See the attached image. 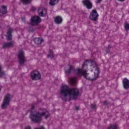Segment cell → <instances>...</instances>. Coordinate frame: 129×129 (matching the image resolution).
<instances>
[{
    "instance_id": "6da1fadb",
    "label": "cell",
    "mask_w": 129,
    "mask_h": 129,
    "mask_svg": "<svg viewBox=\"0 0 129 129\" xmlns=\"http://www.w3.org/2000/svg\"><path fill=\"white\" fill-rule=\"evenodd\" d=\"M81 69L83 76L88 81H95L99 76V68L96 62L93 60H85L82 64Z\"/></svg>"
},
{
    "instance_id": "7a4b0ae2",
    "label": "cell",
    "mask_w": 129,
    "mask_h": 129,
    "mask_svg": "<svg viewBox=\"0 0 129 129\" xmlns=\"http://www.w3.org/2000/svg\"><path fill=\"white\" fill-rule=\"evenodd\" d=\"M71 89L67 85H61L60 88V96L63 101L66 102L71 101Z\"/></svg>"
},
{
    "instance_id": "3957f363",
    "label": "cell",
    "mask_w": 129,
    "mask_h": 129,
    "mask_svg": "<svg viewBox=\"0 0 129 129\" xmlns=\"http://www.w3.org/2000/svg\"><path fill=\"white\" fill-rule=\"evenodd\" d=\"M35 106H31L30 110L29 118L31 121L35 123H40L42 120L43 117L39 111H35Z\"/></svg>"
},
{
    "instance_id": "277c9868",
    "label": "cell",
    "mask_w": 129,
    "mask_h": 129,
    "mask_svg": "<svg viewBox=\"0 0 129 129\" xmlns=\"http://www.w3.org/2000/svg\"><path fill=\"white\" fill-rule=\"evenodd\" d=\"M12 97L10 93H7L5 95L3 100V102L1 104V108L3 109H6L8 108L11 102Z\"/></svg>"
},
{
    "instance_id": "5b68a950",
    "label": "cell",
    "mask_w": 129,
    "mask_h": 129,
    "mask_svg": "<svg viewBox=\"0 0 129 129\" xmlns=\"http://www.w3.org/2000/svg\"><path fill=\"white\" fill-rule=\"evenodd\" d=\"M18 57L19 63L20 66H22L24 65L26 61V58L24 51L23 49H20L18 52Z\"/></svg>"
},
{
    "instance_id": "8992f818",
    "label": "cell",
    "mask_w": 129,
    "mask_h": 129,
    "mask_svg": "<svg viewBox=\"0 0 129 129\" xmlns=\"http://www.w3.org/2000/svg\"><path fill=\"white\" fill-rule=\"evenodd\" d=\"M42 19L39 16L34 15L32 16L30 20V23L32 26H36L39 25L41 22Z\"/></svg>"
},
{
    "instance_id": "52a82bcc",
    "label": "cell",
    "mask_w": 129,
    "mask_h": 129,
    "mask_svg": "<svg viewBox=\"0 0 129 129\" xmlns=\"http://www.w3.org/2000/svg\"><path fill=\"white\" fill-rule=\"evenodd\" d=\"M30 78L33 81H37L41 79V73L37 70H34L31 73Z\"/></svg>"
},
{
    "instance_id": "ba28073f",
    "label": "cell",
    "mask_w": 129,
    "mask_h": 129,
    "mask_svg": "<svg viewBox=\"0 0 129 129\" xmlns=\"http://www.w3.org/2000/svg\"><path fill=\"white\" fill-rule=\"evenodd\" d=\"M80 94V91L78 88H74L71 89V100H75L78 98Z\"/></svg>"
},
{
    "instance_id": "9c48e42d",
    "label": "cell",
    "mask_w": 129,
    "mask_h": 129,
    "mask_svg": "<svg viewBox=\"0 0 129 129\" xmlns=\"http://www.w3.org/2000/svg\"><path fill=\"white\" fill-rule=\"evenodd\" d=\"M99 13L96 9L93 10L90 13L89 16L90 20L94 22L97 21L99 19Z\"/></svg>"
},
{
    "instance_id": "30bf717a",
    "label": "cell",
    "mask_w": 129,
    "mask_h": 129,
    "mask_svg": "<svg viewBox=\"0 0 129 129\" xmlns=\"http://www.w3.org/2000/svg\"><path fill=\"white\" fill-rule=\"evenodd\" d=\"M38 111L40 112L42 117L44 118V119H48L50 117V113L46 109L44 108H40L39 109Z\"/></svg>"
},
{
    "instance_id": "8fae6325",
    "label": "cell",
    "mask_w": 129,
    "mask_h": 129,
    "mask_svg": "<svg viewBox=\"0 0 129 129\" xmlns=\"http://www.w3.org/2000/svg\"><path fill=\"white\" fill-rule=\"evenodd\" d=\"M37 14L40 17L44 18L47 15V10L43 7H40L37 10Z\"/></svg>"
},
{
    "instance_id": "7c38bea8",
    "label": "cell",
    "mask_w": 129,
    "mask_h": 129,
    "mask_svg": "<svg viewBox=\"0 0 129 129\" xmlns=\"http://www.w3.org/2000/svg\"><path fill=\"white\" fill-rule=\"evenodd\" d=\"M82 3L87 9L91 10L93 8V4L90 0H82Z\"/></svg>"
},
{
    "instance_id": "4fadbf2b",
    "label": "cell",
    "mask_w": 129,
    "mask_h": 129,
    "mask_svg": "<svg viewBox=\"0 0 129 129\" xmlns=\"http://www.w3.org/2000/svg\"><path fill=\"white\" fill-rule=\"evenodd\" d=\"M13 30L12 28H9L6 33V37L7 40L8 41H11L13 40Z\"/></svg>"
},
{
    "instance_id": "5bb4252c",
    "label": "cell",
    "mask_w": 129,
    "mask_h": 129,
    "mask_svg": "<svg viewBox=\"0 0 129 129\" xmlns=\"http://www.w3.org/2000/svg\"><path fill=\"white\" fill-rule=\"evenodd\" d=\"M32 41L35 43V44L39 46L42 44L44 42V40L42 37H36L33 39Z\"/></svg>"
},
{
    "instance_id": "9a60e30c",
    "label": "cell",
    "mask_w": 129,
    "mask_h": 129,
    "mask_svg": "<svg viewBox=\"0 0 129 129\" xmlns=\"http://www.w3.org/2000/svg\"><path fill=\"white\" fill-rule=\"evenodd\" d=\"M74 68L73 66L71 64H68L65 67L64 72L66 75H69L72 73V72L74 70Z\"/></svg>"
},
{
    "instance_id": "2e32d148",
    "label": "cell",
    "mask_w": 129,
    "mask_h": 129,
    "mask_svg": "<svg viewBox=\"0 0 129 129\" xmlns=\"http://www.w3.org/2000/svg\"><path fill=\"white\" fill-rule=\"evenodd\" d=\"M15 45V42L13 41H9L7 42H5L3 44L2 48L4 49H6L10 48H12Z\"/></svg>"
},
{
    "instance_id": "e0dca14e",
    "label": "cell",
    "mask_w": 129,
    "mask_h": 129,
    "mask_svg": "<svg viewBox=\"0 0 129 129\" xmlns=\"http://www.w3.org/2000/svg\"><path fill=\"white\" fill-rule=\"evenodd\" d=\"M122 85L124 89L125 90L129 89V79L126 78H124L122 80Z\"/></svg>"
},
{
    "instance_id": "ac0fdd59",
    "label": "cell",
    "mask_w": 129,
    "mask_h": 129,
    "mask_svg": "<svg viewBox=\"0 0 129 129\" xmlns=\"http://www.w3.org/2000/svg\"><path fill=\"white\" fill-rule=\"evenodd\" d=\"M54 22L56 24L59 25L62 24L63 19L62 16L60 15H57L54 18Z\"/></svg>"
},
{
    "instance_id": "d6986e66",
    "label": "cell",
    "mask_w": 129,
    "mask_h": 129,
    "mask_svg": "<svg viewBox=\"0 0 129 129\" xmlns=\"http://www.w3.org/2000/svg\"><path fill=\"white\" fill-rule=\"evenodd\" d=\"M8 12L7 7L5 5H1L0 6V13L2 15H5Z\"/></svg>"
},
{
    "instance_id": "ffe728a7",
    "label": "cell",
    "mask_w": 129,
    "mask_h": 129,
    "mask_svg": "<svg viewBox=\"0 0 129 129\" xmlns=\"http://www.w3.org/2000/svg\"><path fill=\"white\" fill-rule=\"evenodd\" d=\"M69 82L70 85L72 86H75L77 85L78 83V79L76 77H72L69 79Z\"/></svg>"
},
{
    "instance_id": "44dd1931",
    "label": "cell",
    "mask_w": 129,
    "mask_h": 129,
    "mask_svg": "<svg viewBox=\"0 0 129 129\" xmlns=\"http://www.w3.org/2000/svg\"><path fill=\"white\" fill-rule=\"evenodd\" d=\"M6 77V72L3 70V67L0 65V78H4Z\"/></svg>"
},
{
    "instance_id": "7402d4cb",
    "label": "cell",
    "mask_w": 129,
    "mask_h": 129,
    "mask_svg": "<svg viewBox=\"0 0 129 129\" xmlns=\"http://www.w3.org/2000/svg\"><path fill=\"white\" fill-rule=\"evenodd\" d=\"M54 54L53 50L52 49H49L48 53L47 55V58L52 60L54 58Z\"/></svg>"
},
{
    "instance_id": "603a6c76",
    "label": "cell",
    "mask_w": 129,
    "mask_h": 129,
    "mask_svg": "<svg viewBox=\"0 0 129 129\" xmlns=\"http://www.w3.org/2000/svg\"><path fill=\"white\" fill-rule=\"evenodd\" d=\"M60 0H49V4L51 6L54 7L59 3Z\"/></svg>"
},
{
    "instance_id": "cb8c5ba5",
    "label": "cell",
    "mask_w": 129,
    "mask_h": 129,
    "mask_svg": "<svg viewBox=\"0 0 129 129\" xmlns=\"http://www.w3.org/2000/svg\"><path fill=\"white\" fill-rule=\"evenodd\" d=\"M76 72V75H78V76H83V75H82V70L81 69H80V68H78V69H76L75 70Z\"/></svg>"
},
{
    "instance_id": "d4e9b609",
    "label": "cell",
    "mask_w": 129,
    "mask_h": 129,
    "mask_svg": "<svg viewBox=\"0 0 129 129\" xmlns=\"http://www.w3.org/2000/svg\"><path fill=\"white\" fill-rule=\"evenodd\" d=\"M107 129H118V126L117 124H112L109 125Z\"/></svg>"
},
{
    "instance_id": "484cf974",
    "label": "cell",
    "mask_w": 129,
    "mask_h": 129,
    "mask_svg": "<svg viewBox=\"0 0 129 129\" xmlns=\"http://www.w3.org/2000/svg\"><path fill=\"white\" fill-rule=\"evenodd\" d=\"M90 108L92 110H93V111H96L97 108V106L96 103H91L90 105Z\"/></svg>"
},
{
    "instance_id": "4316f807",
    "label": "cell",
    "mask_w": 129,
    "mask_h": 129,
    "mask_svg": "<svg viewBox=\"0 0 129 129\" xmlns=\"http://www.w3.org/2000/svg\"><path fill=\"white\" fill-rule=\"evenodd\" d=\"M21 1L24 5H28L31 4L32 2V0H21Z\"/></svg>"
},
{
    "instance_id": "83f0119b",
    "label": "cell",
    "mask_w": 129,
    "mask_h": 129,
    "mask_svg": "<svg viewBox=\"0 0 129 129\" xmlns=\"http://www.w3.org/2000/svg\"><path fill=\"white\" fill-rule=\"evenodd\" d=\"M124 28L126 31H129V23L127 22H125L124 24Z\"/></svg>"
},
{
    "instance_id": "f1b7e54d",
    "label": "cell",
    "mask_w": 129,
    "mask_h": 129,
    "mask_svg": "<svg viewBox=\"0 0 129 129\" xmlns=\"http://www.w3.org/2000/svg\"><path fill=\"white\" fill-rule=\"evenodd\" d=\"M28 31L30 33H33L34 31V28L33 27H30L28 28Z\"/></svg>"
},
{
    "instance_id": "f546056e",
    "label": "cell",
    "mask_w": 129,
    "mask_h": 129,
    "mask_svg": "<svg viewBox=\"0 0 129 129\" xmlns=\"http://www.w3.org/2000/svg\"><path fill=\"white\" fill-rule=\"evenodd\" d=\"M34 129H46L45 127L43 125H41L38 127H36Z\"/></svg>"
},
{
    "instance_id": "4dcf8cb0",
    "label": "cell",
    "mask_w": 129,
    "mask_h": 129,
    "mask_svg": "<svg viewBox=\"0 0 129 129\" xmlns=\"http://www.w3.org/2000/svg\"><path fill=\"white\" fill-rule=\"evenodd\" d=\"M80 109V106H79L76 105L75 106V110L76 111H79Z\"/></svg>"
},
{
    "instance_id": "1f68e13d",
    "label": "cell",
    "mask_w": 129,
    "mask_h": 129,
    "mask_svg": "<svg viewBox=\"0 0 129 129\" xmlns=\"http://www.w3.org/2000/svg\"><path fill=\"white\" fill-rule=\"evenodd\" d=\"M24 129H32V128L30 125H27L25 127Z\"/></svg>"
},
{
    "instance_id": "d6a6232c",
    "label": "cell",
    "mask_w": 129,
    "mask_h": 129,
    "mask_svg": "<svg viewBox=\"0 0 129 129\" xmlns=\"http://www.w3.org/2000/svg\"><path fill=\"white\" fill-rule=\"evenodd\" d=\"M103 104L104 105L107 106L109 104L108 102L107 101H105L103 102Z\"/></svg>"
},
{
    "instance_id": "836d02e7",
    "label": "cell",
    "mask_w": 129,
    "mask_h": 129,
    "mask_svg": "<svg viewBox=\"0 0 129 129\" xmlns=\"http://www.w3.org/2000/svg\"><path fill=\"white\" fill-rule=\"evenodd\" d=\"M102 0H97V1L96 2V3L97 4H100V3L102 2Z\"/></svg>"
},
{
    "instance_id": "e575fe53",
    "label": "cell",
    "mask_w": 129,
    "mask_h": 129,
    "mask_svg": "<svg viewBox=\"0 0 129 129\" xmlns=\"http://www.w3.org/2000/svg\"><path fill=\"white\" fill-rule=\"evenodd\" d=\"M21 20L22 22H25V21H26V19H25V18H24V17H23V18H21Z\"/></svg>"
},
{
    "instance_id": "d590c367",
    "label": "cell",
    "mask_w": 129,
    "mask_h": 129,
    "mask_svg": "<svg viewBox=\"0 0 129 129\" xmlns=\"http://www.w3.org/2000/svg\"><path fill=\"white\" fill-rule=\"evenodd\" d=\"M118 1L120 2H124V1H126V0H118Z\"/></svg>"
},
{
    "instance_id": "8d00e7d4",
    "label": "cell",
    "mask_w": 129,
    "mask_h": 129,
    "mask_svg": "<svg viewBox=\"0 0 129 129\" xmlns=\"http://www.w3.org/2000/svg\"><path fill=\"white\" fill-rule=\"evenodd\" d=\"M1 90H2V88H0V93L1 92Z\"/></svg>"
}]
</instances>
